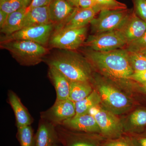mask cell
<instances>
[{"label":"cell","instance_id":"cell-16","mask_svg":"<svg viewBox=\"0 0 146 146\" xmlns=\"http://www.w3.org/2000/svg\"><path fill=\"white\" fill-rule=\"evenodd\" d=\"M56 125L42 119L35 135V146H51L59 143Z\"/></svg>","mask_w":146,"mask_h":146},{"label":"cell","instance_id":"cell-9","mask_svg":"<svg viewBox=\"0 0 146 146\" xmlns=\"http://www.w3.org/2000/svg\"><path fill=\"white\" fill-rule=\"evenodd\" d=\"M54 30L52 24L27 27L9 35L1 37V42L13 40H28L36 42L45 46L48 44Z\"/></svg>","mask_w":146,"mask_h":146},{"label":"cell","instance_id":"cell-29","mask_svg":"<svg viewBox=\"0 0 146 146\" xmlns=\"http://www.w3.org/2000/svg\"><path fill=\"white\" fill-rule=\"evenodd\" d=\"M128 51L142 52L146 50V31L140 38L126 46Z\"/></svg>","mask_w":146,"mask_h":146},{"label":"cell","instance_id":"cell-23","mask_svg":"<svg viewBox=\"0 0 146 146\" xmlns=\"http://www.w3.org/2000/svg\"><path fill=\"white\" fill-rule=\"evenodd\" d=\"M75 104L76 115H84L89 113L92 108L101 104V99L98 91L94 90L89 96Z\"/></svg>","mask_w":146,"mask_h":146},{"label":"cell","instance_id":"cell-19","mask_svg":"<svg viewBox=\"0 0 146 146\" xmlns=\"http://www.w3.org/2000/svg\"><path fill=\"white\" fill-rule=\"evenodd\" d=\"M52 24L50 19L48 6L27 10L24 17L23 28L27 27Z\"/></svg>","mask_w":146,"mask_h":146},{"label":"cell","instance_id":"cell-36","mask_svg":"<svg viewBox=\"0 0 146 146\" xmlns=\"http://www.w3.org/2000/svg\"><path fill=\"white\" fill-rule=\"evenodd\" d=\"M69 3L71 5L75 8H79V0H65Z\"/></svg>","mask_w":146,"mask_h":146},{"label":"cell","instance_id":"cell-38","mask_svg":"<svg viewBox=\"0 0 146 146\" xmlns=\"http://www.w3.org/2000/svg\"><path fill=\"white\" fill-rule=\"evenodd\" d=\"M143 88L144 89V90L146 91V84H143Z\"/></svg>","mask_w":146,"mask_h":146},{"label":"cell","instance_id":"cell-2","mask_svg":"<svg viewBox=\"0 0 146 146\" xmlns=\"http://www.w3.org/2000/svg\"><path fill=\"white\" fill-rule=\"evenodd\" d=\"M46 62L48 66L56 68L71 82L90 83L92 80L93 68L83 55L74 51L61 50Z\"/></svg>","mask_w":146,"mask_h":146},{"label":"cell","instance_id":"cell-6","mask_svg":"<svg viewBox=\"0 0 146 146\" xmlns=\"http://www.w3.org/2000/svg\"><path fill=\"white\" fill-rule=\"evenodd\" d=\"M97 89L102 105L115 115L125 113L132 107L130 99L114 86L107 84H99Z\"/></svg>","mask_w":146,"mask_h":146},{"label":"cell","instance_id":"cell-39","mask_svg":"<svg viewBox=\"0 0 146 146\" xmlns=\"http://www.w3.org/2000/svg\"><path fill=\"white\" fill-rule=\"evenodd\" d=\"M51 146H60L58 145V143H56L52 145Z\"/></svg>","mask_w":146,"mask_h":146},{"label":"cell","instance_id":"cell-22","mask_svg":"<svg viewBox=\"0 0 146 146\" xmlns=\"http://www.w3.org/2000/svg\"><path fill=\"white\" fill-rule=\"evenodd\" d=\"M91 84L85 82H70L69 99L76 102L86 98L93 91Z\"/></svg>","mask_w":146,"mask_h":146},{"label":"cell","instance_id":"cell-25","mask_svg":"<svg viewBox=\"0 0 146 146\" xmlns=\"http://www.w3.org/2000/svg\"><path fill=\"white\" fill-rule=\"evenodd\" d=\"M127 52L129 62L134 72L146 70V56L141 52Z\"/></svg>","mask_w":146,"mask_h":146},{"label":"cell","instance_id":"cell-37","mask_svg":"<svg viewBox=\"0 0 146 146\" xmlns=\"http://www.w3.org/2000/svg\"><path fill=\"white\" fill-rule=\"evenodd\" d=\"M25 1L26 4L27 6L28 7L29 5L30 4L32 0H25Z\"/></svg>","mask_w":146,"mask_h":146},{"label":"cell","instance_id":"cell-18","mask_svg":"<svg viewBox=\"0 0 146 146\" xmlns=\"http://www.w3.org/2000/svg\"><path fill=\"white\" fill-rule=\"evenodd\" d=\"M48 76L56 92V100L69 99L71 81L52 66H49Z\"/></svg>","mask_w":146,"mask_h":146},{"label":"cell","instance_id":"cell-14","mask_svg":"<svg viewBox=\"0 0 146 146\" xmlns=\"http://www.w3.org/2000/svg\"><path fill=\"white\" fill-rule=\"evenodd\" d=\"M48 8L50 19L55 30L65 23L76 8L65 0H53Z\"/></svg>","mask_w":146,"mask_h":146},{"label":"cell","instance_id":"cell-12","mask_svg":"<svg viewBox=\"0 0 146 146\" xmlns=\"http://www.w3.org/2000/svg\"><path fill=\"white\" fill-rule=\"evenodd\" d=\"M118 30L127 44L139 39L146 31V22L136 15L132 9L131 12Z\"/></svg>","mask_w":146,"mask_h":146},{"label":"cell","instance_id":"cell-24","mask_svg":"<svg viewBox=\"0 0 146 146\" xmlns=\"http://www.w3.org/2000/svg\"><path fill=\"white\" fill-rule=\"evenodd\" d=\"M17 137L21 146H35V135L31 125L18 128Z\"/></svg>","mask_w":146,"mask_h":146},{"label":"cell","instance_id":"cell-1","mask_svg":"<svg viewBox=\"0 0 146 146\" xmlns=\"http://www.w3.org/2000/svg\"><path fill=\"white\" fill-rule=\"evenodd\" d=\"M82 53L92 68L111 79L129 80L134 73L125 48L108 52L96 51L87 48Z\"/></svg>","mask_w":146,"mask_h":146},{"label":"cell","instance_id":"cell-40","mask_svg":"<svg viewBox=\"0 0 146 146\" xmlns=\"http://www.w3.org/2000/svg\"><path fill=\"white\" fill-rule=\"evenodd\" d=\"M142 53H143V54H145V55L146 56V50L145 51H144L142 52H141Z\"/></svg>","mask_w":146,"mask_h":146},{"label":"cell","instance_id":"cell-5","mask_svg":"<svg viewBox=\"0 0 146 146\" xmlns=\"http://www.w3.org/2000/svg\"><path fill=\"white\" fill-rule=\"evenodd\" d=\"M87 31V27L54 30L50 38L49 44L52 48L61 50H76L83 46L86 41Z\"/></svg>","mask_w":146,"mask_h":146},{"label":"cell","instance_id":"cell-10","mask_svg":"<svg viewBox=\"0 0 146 146\" xmlns=\"http://www.w3.org/2000/svg\"><path fill=\"white\" fill-rule=\"evenodd\" d=\"M59 143L61 146H102L99 134L79 132L63 127L56 128Z\"/></svg>","mask_w":146,"mask_h":146},{"label":"cell","instance_id":"cell-30","mask_svg":"<svg viewBox=\"0 0 146 146\" xmlns=\"http://www.w3.org/2000/svg\"><path fill=\"white\" fill-rule=\"evenodd\" d=\"M136 15L146 22V0H131Z\"/></svg>","mask_w":146,"mask_h":146},{"label":"cell","instance_id":"cell-15","mask_svg":"<svg viewBox=\"0 0 146 146\" xmlns=\"http://www.w3.org/2000/svg\"><path fill=\"white\" fill-rule=\"evenodd\" d=\"M100 12L95 8H76L65 23L56 29L79 28L86 27Z\"/></svg>","mask_w":146,"mask_h":146},{"label":"cell","instance_id":"cell-34","mask_svg":"<svg viewBox=\"0 0 146 146\" xmlns=\"http://www.w3.org/2000/svg\"><path fill=\"white\" fill-rule=\"evenodd\" d=\"M79 6L82 8H95L101 11L95 0H79Z\"/></svg>","mask_w":146,"mask_h":146},{"label":"cell","instance_id":"cell-27","mask_svg":"<svg viewBox=\"0 0 146 146\" xmlns=\"http://www.w3.org/2000/svg\"><path fill=\"white\" fill-rule=\"evenodd\" d=\"M99 8L102 10H120L127 9L125 4L117 0H95Z\"/></svg>","mask_w":146,"mask_h":146},{"label":"cell","instance_id":"cell-32","mask_svg":"<svg viewBox=\"0 0 146 146\" xmlns=\"http://www.w3.org/2000/svg\"><path fill=\"white\" fill-rule=\"evenodd\" d=\"M129 80L144 84H146V70L138 72H134L130 76Z\"/></svg>","mask_w":146,"mask_h":146},{"label":"cell","instance_id":"cell-33","mask_svg":"<svg viewBox=\"0 0 146 146\" xmlns=\"http://www.w3.org/2000/svg\"><path fill=\"white\" fill-rule=\"evenodd\" d=\"M53 0H32L29 5L27 7V10H30L36 7L48 6Z\"/></svg>","mask_w":146,"mask_h":146},{"label":"cell","instance_id":"cell-35","mask_svg":"<svg viewBox=\"0 0 146 146\" xmlns=\"http://www.w3.org/2000/svg\"><path fill=\"white\" fill-rule=\"evenodd\" d=\"M8 14L0 10V29H1L5 24Z\"/></svg>","mask_w":146,"mask_h":146},{"label":"cell","instance_id":"cell-4","mask_svg":"<svg viewBox=\"0 0 146 146\" xmlns=\"http://www.w3.org/2000/svg\"><path fill=\"white\" fill-rule=\"evenodd\" d=\"M95 119L100 130V135L105 139H114L125 133L123 125L117 115L100 104L91 108L89 112Z\"/></svg>","mask_w":146,"mask_h":146},{"label":"cell","instance_id":"cell-7","mask_svg":"<svg viewBox=\"0 0 146 146\" xmlns=\"http://www.w3.org/2000/svg\"><path fill=\"white\" fill-rule=\"evenodd\" d=\"M132 9L102 10L90 23L92 34L118 30Z\"/></svg>","mask_w":146,"mask_h":146},{"label":"cell","instance_id":"cell-8","mask_svg":"<svg viewBox=\"0 0 146 146\" xmlns=\"http://www.w3.org/2000/svg\"><path fill=\"white\" fill-rule=\"evenodd\" d=\"M127 42L119 30L89 35L83 46L98 52H108L125 48Z\"/></svg>","mask_w":146,"mask_h":146},{"label":"cell","instance_id":"cell-31","mask_svg":"<svg viewBox=\"0 0 146 146\" xmlns=\"http://www.w3.org/2000/svg\"><path fill=\"white\" fill-rule=\"evenodd\" d=\"M134 146H146V133L129 135Z\"/></svg>","mask_w":146,"mask_h":146},{"label":"cell","instance_id":"cell-28","mask_svg":"<svg viewBox=\"0 0 146 146\" xmlns=\"http://www.w3.org/2000/svg\"><path fill=\"white\" fill-rule=\"evenodd\" d=\"M102 146H134L130 136L123 135L114 139H105Z\"/></svg>","mask_w":146,"mask_h":146},{"label":"cell","instance_id":"cell-13","mask_svg":"<svg viewBox=\"0 0 146 146\" xmlns=\"http://www.w3.org/2000/svg\"><path fill=\"white\" fill-rule=\"evenodd\" d=\"M70 130L100 135L99 127L93 116L89 113L75 116L60 125Z\"/></svg>","mask_w":146,"mask_h":146},{"label":"cell","instance_id":"cell-11","mask_svg":"<svg viewBox=\"0 0 146 146\" xmlns=\"http://www.w3.org/2000/svg\"><path fill=\"white\" fill-rule=\"evenodd\" d=\"M75 115V102L67 99L56 100L49 109L41 113V116L42 119L56 126L60 125L64 121L72 118Z\"/></svg>","mask_w":146,"mask_h":146},{"label":"cell","instance_id":"cell-20","mask_svg":"<svg viewBox=\"0 0 146 146\" xmlns=\"http://www.w3.org/2000/svg\"><path fill=\"white\" fill-rule=\"evenodd\" d=\"M123 125L125 133L129 135L141 133L146 126V110L138 109L132 112Z\"/></svg>","mask_w":146,"mask_h":146},{"label":"cell","instance_id":"cell-26","mask_svg":"<svg viewBox=\"0 0 146 146\" xmlns=\"http://www.w3.org/2000/svg\"><path fill=\"white\" fill-rule=\"evenodd\" d=\"M24 7H27L25 0H0V10L8 14Z\"/></svg>","mask_w":146,"mask_h":146},{"label":"cell","instance_id":"cell-3","mask_svg":"<svg viewBox=\"0 0 146 146\" xmlns=\"http://www.w3.org/2000/svg\"><path fill=\"white\" fill-rule=\"evenodd\" d=\"M1 48L8 50L21 65L34 66L44 60L49 50L44 46L28 40L1 42Z\"/></svg>","mask_w":146,"mask_h":146},{"label":"cell","instance_id":"cell-17","mask_svg":"<svg viewBox=\"0 0 146 146\" xmlns=\"http://www.w3.org/2000/svg\"><path fill=\"white\" fill-rule=\"evenodd\" d=\"M8 99L14 112L17 128L31 125L32 118L17 94L13 91H9Z\"/></svg>","mask_w":146,"mask_h":146},{"label":"cell","instance_id":"cell-21","mask_svg":"<svg viewBox=\"0 0 146 146\" xmlns=\"http://www.w3.org/2000/svg\"><path fill=\"white\" fill-rule=\"evenodd\" d=\"M27 11V7H24L8 14L1 32L4 35H9L23 28V21Z\"/></svg>","mask_w":146,"mask_h":146}]
</instances>
